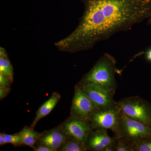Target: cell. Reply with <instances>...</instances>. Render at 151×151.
<instances>
[{
    "mask_svg": "<svg viewBox=\"0 0 151 151\" xmlns=\"http://www.w3.org/2000/svg\"><path fill=\"white\" fill-rule=\"evenodd\" d=\"M79 1L84 5V12L75 29L54 44L60 51L89 50L151 17V0Z\"/></svg>",
    "mask_w": 151,
    "mask_h": 151,
    "instance_id": "obj_1",
    "label": "cell"
},
{
    "mask_svg": "<svg viewBox=\"0 0 151 151\" xmlns=\"http://www.w3.org/2000/svg\"><path fill=\"white\" fill-rule=\"evenodd\" d=\"M116 65L114 58L105 53L97 60L92 69L83 76L78 83H94L116 91L117 86L115 77Z\"/></svg>",
    "mask_w": 151,
    "mask_h": 151,
    "instance_id": "obj_2",
    "label": "cell"
},
{
    "mask_svg": "<svg viewBox=\"0 0 151 151\" xmlns=\"http://www.w3.org/2000/svg\"><path fill=\"white\" fill-rule=\"evenodd\" d=\"M113 132L116 139H125L133 144L142 138L151 137V127L131 119L121 110L118 125Z\"/></svg>",
    "mask_w": 151,
    "mask_h": 151,
    "instance_id": "obj_3",
    "label": "cell"
},
{
    "mask_svg": "<svg viewBox=\"0 0 151 151\" xmlns=\"http://www.w3.org/2000/svg\"><path fill=\"white\" fill-rule=\"evenodd\" d=\"M117 102L120 110L128 117L151 128V106L142 98L132 96Z\"/></svg>",
    "mask_w": 151,
    "mask_h": 151,
    "instance_id": "obj_4",
    "label": "cell"
},
{
    "mask_svg": "<svg viewBox=\"0 0 151 151\" xmlns=\"http://www.w3.org/2000/svg\"><path fill=\"white\" fill-rule=\"evenodd\" d=\"M120 110L117 102L111 107L97 109L88 120L92 129H116L119 122Z\"/></svg>",
    "mask_w": 151,
    "mask_h": 151,
    "instance_id": "obj_5",
    "label": "cell"
},
{
    "mask_svg": "<svg viewBox=\"0 0 151 151\" xmlns=\"http://www.w3.org/2000/svg\"><path fill=\"white\" fill-rule=\"evenodd\" d=\"M97 109L78 84L75 85L70 110V117L89 120Z\"/></svg>",
    "mask_w": 151,
    "mask_h": 151,
    "instance_id": "obj_6",
    "label": "cell"
},
{
    "mask_svg": "<svg viewBox=\"0 0 151 151\" xmlns=\"http://www.w3.org/2000/svg\"><path fill=\"white\" fill-rule=\"evenodd\" d=\"M78 84L97 109L111 107L116 104L114 100L116 91L94 83Z\"/></svg>",
    "mask_w": 151,
    "mask_h": 151,
    "instance_id": "obj_7",
    "label": "cell"
},
{
    "mask_svg": "<svg viewBox=\"0 0 151 151\" xmlns=\"http://www.w3.org/2000/svg\"><path fill=\"white\" fill-rule=\"evenodd\" d=\"M60 125L67 136L76 138L84 145L87 136L92 129L88 120L70 116Z\"/></svg>",
    "mask_w": 151,
    "mask_h": 151,
    "instance_id": "obj_8",
    "label": "cell"
},
{
    "mask_svg": "<svg viewBox=\"0 0 151 151\" xmlns=\"http://www.w3.org/2000/svg\"><path fill=\"white\" fill-rule=\"evenodd\" d=\"M108 130L92 129L87 136L85 143L86 151H103L108 146L115 144L116 138L110 137Z\"/></svg>",
    "mask_w": 151,
    "mask_h": 151,
    "instance_id": "obj_9",
    "label": "cell"
},
{
    "mask_svg": "<svg viewBox=\"0 0 151 151\" xmlns=\"http://www.w3.org/2000/svg\"><path fill=\"white\" fill-rule=\"evenodd\" d=\"M68 138L60 125L53 129L42 133L36 145L47 146L53 151H60Z\"/></svg>",
    "mask_w": 151,
    "mask_h": 151,
    "instance_id": "obj_10",
    "label": "cell"
},
{
    "mask_svg": "<svg viewBox=\"0 0 151 151\" xmlns=\"http://www.w3.org/2000/svg\"><path fill=\"white\" fill-rule=\"evenodd\" d=\"M61 99V95L59 93L54 92L52 94L48 100L42 104L37 111L33 122L30 126V128L34 129L38 122L40 119L47 116L56 107V105Z\"/></svg>",
    "mask_w": 151,
    "mask_h": 151,
    "instance_id": "obj_11",
    "label": "cell"
},
{
    "mask_svg": "<svg viewBox=\"0 0 151 151\" xmlns=\"http://www.w3.org/2000/svg\"><path fill=\"white\" fill-rule=\"evenodd\" d=\"M19 133L21 137L23 145L32 149L36 145L42 134V133L36 132L34 129H31L27 126H25Z\"/></svg>",
    "mask_w": 151,
    "mask_h": 151,
    "instance_id": "obj_12",
    "label": "cell"
},
{
    "mask_svg": "<svg viewBox=\"0 0 151 151\" xmlns=\"http://www.w3.org/2000/svg\"><path fill=\"white\" fill-rule=\"evenodd\" d=\"M0 73L6 76L13 81L14 68L5 49L0 47Z\"/></svg>",
    "mask_w": 151,
    "mask_h": 151,
    "instance_id": "obj_13",
    "label": "cell"
},
{
    "mask_svg": "<svg viewBox=\"0 0 151 151\" xmlns=\"http://www.w3.org/2000/svg\"><path fill=\"white\" fill-rule=\"evenodd\" d=\"M85 145L73 137H68L67 140L59 151H86Z\"/></svg>",
    "mask_w": 151,
    "mask_h": 151,
    "instance_id": "obj_14",
    "label": "cell"
},
{
    "mask_svg": "<svg viewBox=\"0 0 151 151\" xmlns=\"http://www.w3.org/2000/svg\"><path fill=\"white\" fill-rule=\"evenodd\" d=\"M133 151H151V137L142 138L133 144Z\"/></svg>",
    "mask_w": 151,
    "mask_h": 151,
    "instance_id": "obj_15",
    "label": "cell"
},
{
    "mask_svg": "<svg viewBox=\"0 0 151 151\" xmlns=\"http://www.w3.org/2000/svg\"><path fill=\"white\" fill-rule=\"evenodd\" d=\"M116 139V151H133V143L122 138Z\"/></svg>",
    "mask_w": 151,
    "mask_h": 151,
    "instance_id": "obj_16",
    "label": "cell"
},
{
    "mask_svg": "<svg viewBox=\"0 0 151 151\" xmlns=\"http://www.w3.org/2000/svg\"><path fill=\"white\" fill-rule=\"evenodd\" d=\"M4 135L6 144H11L15 147L23 145L22 142L21 137L19 132L13 134H8L4 133Z\"/></svg>",
    "mask_w": 151,
    "mask_h": 151,
    "instance_id": "obj_17",
    "label": "cell"
},
{
    "mask_svg": "<svg viewBox=\"0 0 151 151\" xmlns=\"http://www.w3.org/2000/svg\"><path fill=\"white\" fill-rule=\"evenodd\" d=\"M12 83L9 77L0 73V87H10Z\"/></svg>",
    "mask_w": 151,
    "mask_h": 151,
    "instance_id": "obj_18",
    "label": "cell"
},
{
    "mask_svg": "<svg viewBox=\"0 0 151 151\" xmlns=\"http://www.w3.org/2000/svg\"><path fill=\"white\" fill-rule=\"evenodd\" d=\"M11 90L10 87H0V100H2L6 97Z\"/></svg>",
    "mask_w": 151,
    "mask_h": 151,
    "instance_id": "obj_19",
    "label": "cell"
},
{
    "mask_svg": "<svg viewBox=\"0 0 151 151\" xmlns=\"http://www.w3.org/2000/svg\"><path fill=\"white\" fill-rule=\"evenodd\" d=\"M32 149L34 151H53L50 148L42 145H36Z\"/></svg>",
    "mask_w": 151,
    "mask_h": 151,
    "instance_id": "obj_20",
    "label": "cell"
},
{
    "mask_svg": "<svg viewBox=\"0 0 151 151\" xmlns=\"http://www.w3.org/2000/svg\"><path fill=\"white\" fill-rule=\"evenodd\" d=\"M5 138L4 136V133H0V146H3L6 145Z\"/></svg>",
    "mask_w": 151,
    "mask_h": 151,
    "instance_id": "obj_21",
    "label": "cell"
},
{
    "mask_svg": "<svg viewBox=\"0 0 151 151\" xmlns=\"http://www.w3.org/2000/svg\"><path fill=\"white\" fill-rule=\"evenodd\" d=\"M115 144H116V143L115 144H113V145L108 146V147H106L103 150V151H116Z\"/></svg>",
    "mask_w": 151,
    "mask_h": 151,
    "instance_id": "obj_22",
    "label": "cell"
},
{
    "mask_svg": "<svg viewBox=\"0 0 151 151\" xmlns=\"http://www.w3.org/2000/svg\"><path fill=\"white\" fill-rule=\"evenodd\" d=\"M146 55L147 59L151 61V49L147 52Z\"/></svg>",
    "mask_w": 151,
    "mask_h": 151,
    "instance_id": "obj_23",
    "label": "cell"
},
{
    "mask_svg": "<svg viewBox=\"0 0 151 151\" xmlns=\"http://www.w3.org/2000/svg\"><path fill=\"white\" fill-rule=\"evenodd\" d=\"M148 24H151V17L149 18Z\"/></svg>",
    "mask_w": 151,
    "mask_h": 151,
    "instance_id": "obj_24",
    "label": "cell"
}]
</instances>
